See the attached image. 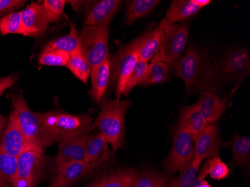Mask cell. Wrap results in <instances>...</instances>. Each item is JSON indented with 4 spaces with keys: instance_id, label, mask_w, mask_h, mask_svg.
I'll list each match as a JSON object with an SVG mask.
<instances>
[{
    "instance_id": "1",
    "label": "cell",
    "mask_w": 250,
    "mask_h": 187,
    "mask_svg": "<svg viewBox=\"0 0 250 187\" xmlns=\"http://www.w3.org/2000/svg\"><path fill=\"white\" fill-rule=\"evenodd\" d=\"M215 70L206 50L190 46L175 64L174 74L185 82L187 94L192 95L208 91Z\"/></svg>"
},
{
    "instance_id": "2",
    "label": "cell",
    "mask_w": 250,
    "mask_h": 187,
    "mask_svg": "<svg viewBox=\"0 0 250 187\" xmlns=\"http://www.w3.org/2000/svg\"><path fill=\"white\" fill-rule=\"evenodd\" d=\"M131 104L129 100H104L101 104V112L94 122L95 127H98L106 137L113 150L121 148L125 143V115Z\"/></svg>"
},
{
    "instance_id": "3",
    "label": "cell",
    "mask_w": 250,
    "mask_h": 187,
    "mask_svg": "<svg viewBox=\"0 0 250 187\" xmlns=\"http://www.w3.org/2000/svg\"><path fill=\"white\" fill-rule=\"evenodd\" d=\"M42 118L55 143L88 135L95 128L89 115L52 111L42 113Z\"/></svg>"
},
{
    "instance_id": "4",
    "label": "cell",
    "mask_w": 250,
    "mask_h": 187,
    "mask_svg": "<svg viewBox=\"0 0 250 187\" xmlns=\"http://www.w3.org/2000/svg\"><path fill=\"white\" fill-rule=\"evenodd\" d=\"M11 106L22 133L32 145L45 150L56 143L43 125L42 113L33 112L23 97L20 95L11 97Z\"/></svg>"
},
{
    "instance_id": "5",
    "label": "cell",
    "mask_w": 250,
    "mask_h": 187,
    "mask_svg": "<svg viewBox=\"0 0 250 187\" xmlns=\"http://www.w3.org/2000/svg\"><path fill=\"white\" fill-rule=\"evenodd\" d=\"M161 23L165 35L161 48L151 60V62H164L168 68L172 69L186 47L189 26L186 23L173 24L165 19Z\"/></svg>"
},
{
    "instance_id": "6",
    "label": "cell",
    "mask_w": 250,
    "mask_h": 187,
    "mask_svg": "<svg viewBox=\"0 0 250 187\" xmlns=\"http://www.w3.org/2000/svg\"><path fill=\"white\" fill-rule=\"evenodd\" d=\"M81 52L92 68L102 64L109 56V29L85 26L80 32Z\"/></svg>"
},
{
    "instance_id": "7",
    "label": "cell",
    "mask_w": 250,
    "mask_h": 187,
    "mask_svg": "<svg viewBox=\"0 0 250 187\" xmlns=\"http://www.w3.org/2000/svg\"><path fill=\"white\" fill-rule=\"evenodd\" d=\"M43 152L38 147H31L17 157V170L11 187H36L42 177Z\"/></svg>"
},
{
    "instance_id": "8",
    "label": "cell",
    "mask_w": 250,
    "mask_h": 187,
    "mask_svg": "<svg viewBox=\"0 0 250 187\" xmlns=\"http://www.w3.org/2000/svg\"><path fill=\"white\" fill-rule=\"evenodd\" d=\"M172 147L164 163L169 174L185 170L195 158V143L190 133L181 126H175L172 132Z\"/></svg>"
},
{
    "instance_id": "9",
    "label": "cell",
    "mask_w": 250,
    "mask_h": 187,
    "mask_svg": "<svg viewBox=\"0 0 250 187\" xmlns=\"http://www.w3.org/2000/svg\"><path fill=\"white\" fill-rule=\"evenodd\" d=\"M143 34L126 46L119 49L114 58L115 74L116 77V96L119 99L123 95L129 77L136 63L140 60V48Z\"/></svg>"
},
{
    "instance_id": "10",
    "label": "cell",
    "mask_w": 250,
    "mask_h": 187,
    "mask_svg": "<svg viewBox=\"0 0 250 187\" xmlns=\"http://www.w3.org/2000/svg\"><path fill=\"white\" fill-rule=\"evenodd\" d=\"M109 152L108 150L99 160L94 162H75L66 166L56 173L51 183V187H70L88 174L103 167L109 161Z\"/></svg>"
},
{
    "instance_id": "11",
    "label": "cell",
    "mask_w": 250,
    "mask_h": 187,
    "mask_svg": "<svg viewBox=\"0 0 250 187\" xmlns=\"http://www.w3.org/2000/svg\"><path fill=\"white\" fill-rule=\"evenodd\" d=\"M215 71L221 80L242 81L250 73L248 52L243 48L230 50L223 56Z\"/></svg>"
},
{
    "instance_id": "12",
    "label": "cell",
    "mask_w": 250,
    "mask_h": 187,
    "mask_svg": "<svg viewBox=\"0 0 250 187\" xmlns=\"http://www.w3.org/2000/svg\"><path fill=\"white\" fill-rule=\"evenodd\" d=\"M31 147H36L28 142L18 123L16 114L12 111L0 139V148L7 154L18 157L22 152Z\"/></svg>"
},
{
    "instance_id": "13",
    "label": "cell",
    "mask_w": 250,
    "mask_h": 187,
    "mask_svg": "<svg viewBox=\"0 0 250 187\" xmlns=\"http://www.w3.org/2000/svg\"><path fill=\"white\" fill-rule=\"evenodd\" d=\"M195 143V158L208 160L219 156L221 139L216 124H210L192 136Z\"/></svg>"
},
{
    "instance_id": "14",
    "label": "cell",
    "mask_w": 250,
    "mask_h": 187,
    "mask_svg": "<svg viewBox=\"0 0 250 187\" xmlns=\"http://www.w3.org/2000/svg\"><path fill=\"white\" fill-rule=\"evenodd\" d=\"M122 1L101 0L92 3L84 21V26L108 28L120 9Z\"/></svg>"
},
{
    "instance_id": "15",
    "label": "cell",
    "mask_w": 250,
    "mask_h": 187,
    "mask_svg": "<svg viewBox=\"0 0 250 187\" xmlns=\"http://www.w3.org/2000/svg\"><path fill=\"white\" fill-rule=\"evenodd\" d=\"M87 137L88 135H85L67 139L60 143L58 154L55 159L56 173L71 163L84 160Z\"/></svg>"
},
{
    "instance_id": "16",
    "label": "cell",
    "mask_w": 250,
    "mask_h": 187,
    "mask_svg": "<svg viewBox=\"0 0 250 187\" xmlns=\"http://www.w3.org/2000/svg\"><path fill=\"white\" fill-rule=\"evenodd\" d=\"M21 18L29 37L39 38L43 36L49 27L42 2H32L21 11Z\"/></svg>"
},
{
    "instance_id": "17",
    "label": "cell",
    "mask_w": 250,
    "mask_h": 187,
    "mask_svg": "<svg viewBox=\"0 0 250 187\" xmlns=\"http://www.w3.org/2000/svg\"><path fill=\"white\" fill-rule=\"evenodd\" d=\"M195 104L208 125L216 123L227 108L226 100L210 91L202 93Z\"/></svg>"
},
{
    "instance_id": "18",
    "label": "cell",
    "mask_w": 250,
    "mask_h": 187,
    "mask_svg": "<svg viewBox=\"0 0 250 187\" xmlns=\"http://www.w3.org/2000/svg\"><path fill=\"white\" fill-rule=\"evenodd\" d=\"M112 62L109 57L106 59L102 64L92 68L91 71V80H92V89L90 94L96 102L102 101L110 80Z\"/></svg>"
},
{
    "instance_id": "19",
    "label": "cell",
    "mask_w": 250,
    "mask_h": 187,
    "mask_svg": "<svg viewBox=\"0 0 250 187\" xmlns=\"http://www.w3.org/2000/svg\"><path fill=\"white\" fill-rule=\"evenodd\" d=\"M178 125L192 136H195L206 128L208 124L204 119L196 104H192L191 106L181 108Z\"/></svg>"
},
{
    "instance_id": "20",
    "label": "cell",
    "mask_w": 250,
    "mask_h": 187,
    "mask_svg": "<svg viewBox=\"0 0 250 187\" xmlns=\"http://www.w3.org/2000/svg\"><path fill=\"white\" fill-rule=\"evenodd\" d=\"M164 27L159 25L156 29L143 34V39L140 48V60L148 62L152 60L161 48L164 39Z\"/></svg>"
},
{
    "instance_id": "21",
    "label": "cell",
    "mask_w": 250,
    "mask_h": 187,
    "mask_svg": "<svg viewBox=\"0 0 250 187\" xmlns=\"http://www.w3.org/2000/svg\"><path fill=\"white\" fill-rule=\"evenodd\" d=\"M52 50H61L69 55L81 51V39L75 24L71 25L68 35L50 41L43 49V52Z\"/></svg>"
},
{
    "instance_id": "22",
    "label": "cell",
    "mask_w": 250,
    "mask_h": 187,
    "mask_svg": "<svg viewBox=\"0 0 250 187\" xmlns=\"http://www.w3.org/2000/svg\"><path fill=\"white\" fill-rule=\"evenodd\" d=\"M200 10L201 8L196 6L192 0H174L164 19L174 24L175 22L186 21L194 16Z\"/></svg>"
},
{
    "instance_id": "23",
    "label": "cell",
    "mask_w": 250,
    "mask_h": 187,
    "mask_svg": "<svg viewBox=\"0 0 250 187\" xmlns=\"http://www.w3.org/2000/svg\"><path fill=\"white\" fill-rule=\"evenodd\" d=\"M138 172L133 168L119 170L101 178L94 184L96 187H133Z\"/></svg>"
},
{
    "instance_id": "24",
    "label": "cell",
    "mask_w": 250,
    "mask_h": 187,
    "mask_svg": "<svg viewBox=\"0 0 250 187\" xmlns=\"http://www.w3.org/2000/svg\"><path fill=\"white\" fill-rule=\"evenodd\" d=\"M109 143L101 132L88 135L85 144V162H94L99 160L109 150Z\"/></svg>"
},
{
    "instance_id": "25",
    "label": "cell",
    "mask_w": 250,
    "mask_h": 187,
    "mask_svg": "<svg viewBox=\"0 0 250 187\" xmlns=\"http://www.w3.org/2000/svg\"><path fill=\"white\" fill-rule=\"evenodd\" d=\"M159 2V0H132L127 2V11L125 23L132 24L136 20L140 19L150 13Z\"/></svg>"
},
{
    "instance_id": "26",
    "label": "cell",
    "mask_w": 250,
    "mask_h": 187,
    "mask_svg": "<svg viewBox=\"0 0 250 187\" xmlns=\"http://www.w3.org/2000/svg\"><path fill=\"white\" fill-rule=\"evenodd\" d=\"M224 146L231 148L234 163L241 166H246L250 157V136H236L231 141L225 143Z\"/></svg>"
},
{
    "instance_id": "27",
    "label": "cell",
    "mask_w": 250,
    "mask_h": 187,
    "mask_svg": "<svg viewBox=\"0 0 250 187\" xmlns=\"http://www.w3.org/2000/svg\"><path fill=\"white\" fill-rule=\"evenodd\" d=\"M169 177L154 170H146L136 177L133 187H171Z\"/></svg>"
},
{
    "instance_id": "28",
    "label": "cell",
    "mask_w": 250,
    "mask_h": 187,
    "mask_svg": "<svg viewBox=\"0 0 250 187\" xmlns=\"http://www.w3.org/2000/svg\"><path fill=\"white\" fill-rule=\"evenodd\" d=\"M66 67L69 69L77 79L86 85L91 75L92 67L82 52L79 51L70 55L69 61Z\"/></svg>"
},
{
    "instance_id": "29",
    "label": "cell",
    "mask_w": 250,
    "mask_h": 187,
    "mask_svg": "<svg viewBox=\"0 0 250 187\" xmlns=\"http://www.w3.org/2000/svg\"><path fill=\"white\" fill-rule=\"evenodd\" d=\"M169 70L164 62H151L147 67V72L139 85L149 86L164 83L168 80Z\"/></svg>"
},
{
    "instance_id": "30",
    "label": "cell",
    "mask_w": 250,
    "mask_h": 187,
    "mask_svg": "<svg viewBox=\"0 0 250 187\" xmlns=\"http://www.w3.org/2000/svg\"><path fill=\"white\" fill-rule=\"evenodd\" d=\"M17 170V157L0 148V187H11Z\"/></svg>"
},
{
    "instance_id": "31",
    "label": "cell",
    "mask_w": 250,
    "mask_h": 187,
    "mask_svg": "<svg viewBox=\"0 0 250 187\" xmlns=\"http://www.w3.org/2000/svg\"><path fill=\"white\" fill-rule=\"evenodd\" d=\"M0 33L3 36L8 34H18L27 36L21 11L11 12L0 20Z\"/></svg>"
},
{
    "instance_id": "32",
    "label": "cell",
    "mask_w": 250,
    "mask_h": 187,
    "mask_svg": "<svg viewBox=\"0 0 250 187\" xmlns=\"http://www.w3.org/2000/svg\"><path fill=\"white\" fill-rule=\"evenodd\" d=\"M202 163V160L194 159L190 165L181 171L178 178L172 181V185L175 187H190L197 178Z\"/></svg>"
},
{
    "instance_id": "33",
    "label": "cell",
    "mask_w": 250,
    "mask_h": 187,
    "mask_svg": "<svg viewBox=\"0 0 250 187\" xmlns=\"http://www.w3.org/2000/svg\"><path fill=\"white\" fill-rule=\"evenodd\" d=\"M69 59L70 55L61 50L42 52L39 57V64L53 67H66Z\"/></svg>"
},
{
    "instance_id": "34",
    "label": "cell",
    "mask_w": 250,
    "mask_h": 187,
    "mask_svg": "<svg viewBox=\"0 0 250 187\" xmlns=\"http://www.w3.org/2000/svg\"><path fill=\"white\" fill-rule=\"evenodd\" d=\"M42 4L49 24L61 19L64 13L65 0H43Z\"/></svg>"
},
{
    "instance_id": "35",
    "label": "cell",
    "mask_w": 250,
    "mask_h": 187,
    "mask_svg": "<svg viewBox=\"0 0 250 187\" xmlns=\"http://www.w3.org/2000/svg\"><path fill=\"white\" fill-rule=\"evenodd\" d=\"M147 67H148L147 62L143 61V60H139L138 62L136 63L133 71H132L130 77H129L128 81H127V85L125 87L122 96H127L130 91L141 83L142 80L146 76V72H147Z\"/></svg>"
},
{
    "instance_id": "36",
    "label": "cell",
    "mask_w": 250,
    "mask_h": 187,
    "mask_svg": "<svg viewBox=\"0 0 250 187\" xmlns=\"http://www.w3.org/2000/svg\"><path fill=\"white\" fill-rule=\"evenodd\" d=\"M229 174V168L219 157L209 160L208 174H210V178L220 181L227 178Z\"/></svg>"
},
{
    "instance_id": "37",
    "label": "cell",
    "mask_w": 250,
    "mask_h": 187,
    "mask_svg": "<svg viewBox=\"0 0 250 187\" xmlns=\"http://www.w3.org/2000/svg\"><path fill=\"white\" fill-rule=\"evenodd\" d=\"M26 1L22 0H0V20L4 16L22 8Z\"/></svg>"
},
{
    "instance_id": "38",
    "label": "cell",
    "mask_w": 250,
    "mask_h": 187,
    "mask_svg": "<svg viewBox=\"0 0 250 187\" xmlns=\"http://www.w3.org/2000/svg\"><path fill=\"white\" fill-rule=\"evenodd\" d=\"M18 77L16 74H10L7 77L0 78V96L6 91L8 88H11L12 85L16 83Z\"/></svg>"
},
{
    "instance_id": "39",
    "label": "cell",
    "mask_w": 250,
    "mask_h": 187,
    "mask_svg": "<svg viewBox=\"0 0 250 187\" xmlns=\"http://www.w3.org/2000/svg\"><path fill=\"white\" fill-rule=\"evenodd\" d=\"M209 160H206L203 165H202L200 171L198 173L197 178H196L194 182H193V184H192L190 187H197L202 181H205L208 174Z\"/></svg>"
},
{
    "instance_id": "40",
    "label": "cell",
    "mask_w": 250,
    "mask_h": 187,
    "mask_svg": "<svg viewBox=\"0 0 250 187\" xmlns=\"http://www.w3.org/2000/svg\"><path fill=\"white\" fill-rule=\"evenodd\" d=\"M66 2L71 4L74 11L80 12L84 8H87L91 2H88V1H66Z\"/></svg>"
},
{
    "instance_id": "41",
    "label": "cell",
    "mask_w": 250,
    "mask_h": 187,
    "mask_svg": "<svg viewBox=\"0 0 250 187\" xmlns=\"http://www.w3.org/2000/svg\"><path fill=\"white\" fill-rule=\"evenodd\" d=\"M192 2L196 5V6L199 7L202 9L204 7H206V5L210 4V0H192Z\"/></svg>"
},
{
    "instance_id": "42",
    "label": "cell",
    "mask_w": 250,
    "mask_h": 187,
    "mask_svg": "<svg viewBox=\"0 0 250 187\" xmlns=\"http://www.w3.org/2000/svg\"><path fill=\"white\" fill-rule=\"evenodd\" d=\"M6 119L0 112V136H2V133L5 130V126H6Z\"/></svg>"
},
{
    "instance_id": "43",
    "label": "cell",
    "mask_w": 250,
    "mask_h": 187,
    "mask_svg": "<svg viewBox=\"0 0 250 187\" xmlns=\"http://www.w3.org/2000/svg\"><path fill=\"white\" fill-rule=\"evenodd\" d=\"M197 187H212V186L209 184L207 181L205 180Z\"/></svg>"
},
{
    "instance_id": "44",
    "label": "cell",
    "mask_w": 250,
    "mask_h": 187,
    "mask_svg": "<svg viewBox=\"0 0 250 187\" xmlns=\"http://www.w3.org/2000/svg\"><path fill=\"white\" fill-rule=\"evenodd\" d=\"M95 187V186L94 185V184H92V185L91 186V187Z\"/></svg>"
},
{
    "instance_id": "45",
    "label": "cell",
    "mask_w": 250,
    "mask_h": 187,
    "mask_svg": "<svg viewBox=\"0 0 250 187\" xmlns=\"http://www.w3.org/2000/svg\"><path fill=\"white\" fill-rule=\"evenodd\" d=\"M171 187H174V186L172 185V186H171Z\"/></svg>"
}]
</instances>
